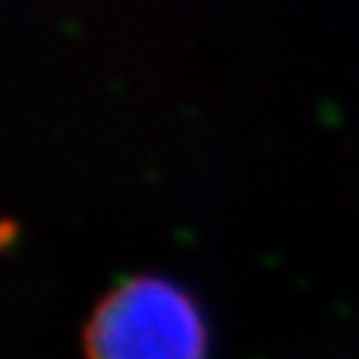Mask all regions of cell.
I'll use <instances>...</instances> for the list:
<instances>
[{
  "label": "cell",
  "mask_w": 359,
  "mask_h": 359,
  "mask_svg": "<svg viewBox=\"0 0 359 359\" xmlns=\"http://www.w3.org/2000/svg\"><path fill=\"white\" fill-rule=\"evenodd\" d=\"M205 344L192 298L160 277L120 285L86 333L88 359H205Z\"/></svg>",
  "instance_id": "1"
}]
</instances>
